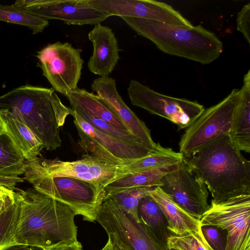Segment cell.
Segmentation results:
<instances>
[{
    "instance_id": "23",
    "label": "cell",
    "mask_w": 250,
    "mask_h": 250,
    "mask_svg": "<svg viewBox=\"0 0 250 250\" xmlns=\"http://www.w3.org/2000/svg\"><path fill=\"white\" fill-rule=\"evenodd\" d=\"M180 163L166 167L128 174L116 179L104 188V200L112 194L130 188L160 187L162 186V178L167 173L177 168Z\"/></svg>"
},
{
    "instance_id": "15",
    "label": "cell",
    "mask_w": 250,
    "mask_h": 250,
    "mask_svg": "<svg viewBox=\"0 0 250 250\" xmlns=\"http://www.w3.org/2000/svg\"><path fill=\"white\" fill-rule=\"evenodd\" d=\"M96 8L110 16L152 20L180 26L193 25L170 5L154 0H88Z\"/></svg>"
},
{
    "instance_id": "21",
    "label": "cell",
    "mask_w": 250,
    "mask_h": 250,
    "mask_svg": "<svg viewBox=\"0 0 250 250\" xmlns=\"http://www.w3.org/2000/svg\"><path fill=\"white\" fill-rule=\"evenodd\" d=\"M65 97L69 100L71 107L80 108L90 115L107 122L122 130L129 132L116 115L96 94L77 87L75 90L68 93Z\"/></svg>"
},
{
    "instance_id": "16",
    "label": "cell",
    "mask_w": 250,
    "mask_h": 250,
    "mask_svg": "<svg viewBox=\"0 0 250 250\" xmlns=\"http://www.w3.org/2000/svg\"><path fill=\"white\" fill-rule=\"evenodd\" d=\"M92 90L101 98L129 132L137 137L144 144L156 148L155 143L151 136L150 130L125 103L119 94L116 81L112 77H99L95 79L91 86Z\"/></svg>"
},
{
    "instance_id": "19",
    "label": "cell",
    "mask_w": 250,
    "mask_h": 250,
    "mask_svg": "<svg viewBox=\"0 0 250 250\" xmlns=\"http://www.w3.org/2000/svg\"><path fill=\"white\" fill-rule=\"evenodd\" d=\"M238 105L229 132V137L240 150L250 152V70L245 74Z\"/></svg>"
},
{
    "instance_id": "9",
    "label": "cell",
    "mask_w": 250,
    "mask_h": 250,
    "mask_svg": "<svg viewBox=\"0 0 250 250\" xmlns=\"http://www.w3.org/2000/svg\"><path fill=\"white\" fill-rule=\"evenodd\" d=\"M241 89H233L223 100L205 109L181 136L180 152L188 155L221 134L229 132L239 103Z\"/></svg>"
},
{
    "instance_id": "34",
    "label": "cell",
    "mask_w": 250,
    "mask_h": 250,
    "mask_svg": "<svg viewBox=\"0 0 250 250\" xmlns=\"http://www.w3.org/2000/svg\"><path fill=\"white\" fill-rule=\"evenodd\" d=\"M43 250H83L82 244L78 240L73 243L52 247Z\"/></svg>"
},
{
    "instance_id": "7",
    "label": "cell",
    "mask_w": 250,
    "mask_h": 250,
    "mask_svg": "<svg viewBox=\"0 0 250 250\" xmlns=\"http://www.w3.org/2000/svg\"><path fill=\"white\" fill-rule=\"evenodd\" d=\"M72 116L78 133L79 144L88 156L122 166L149 155L158 147L153 148L141 143L126 142L94 128L74 110Z\"/></svg>"
},
{
    "instance_id": "35",
    "label": "cell",
    "mask_w": 250,
    "mask_h": 250,
    "mask_svg": "<svg viewBox=\"0 0 250 250\" xmlns=\"http://www.w3.org/2000/svg\"><path fill=\"white\" fill-rule=\"evenodd\" d=\"M24 180L21 179H15L6 178L0 175V185L6 188L15 190L16 189L15 186L18 183L23 182Z\"/></svg>"
},
{
    "instance_id": "36",
    "label": "cell",
    "mask_w": 250,
    "mask_h": 250,
    "mask_svg": "<svg viewBox=\"0 0 250 250\" xmlns=\"http://www.w3.org/2000/svg\"><path fill=\"white\" fill-rule=\"evenodd\" d=\"M1 250H42L40 249L23 245H16L6 247Z\"/></svg>"
},
{
    "instance_id": "26",
    "label": "cell",
    "mask_w": 250,
    "mask_h": 250,
    "mask_svg": "<svg viewBox=\"0 0 250 250\" xmlns=\"http://www.w3.org/2000/svg\"><path fill=\"white\" fill-rule=\"evenodd\" d=\"M0 21L25 26L33 34L42 32L49 24L47 20L15 5L0 4Z\"/></svg>"
},
{
    "instance_id": "32",
    "label": "cell",
    "mask_w": 250,
    "mask_h": 250,
    "mask_svg": "<svg viewBox=\"0 0 250 250\" xmlns=\"http://www.w3.org/2000/svg\"><path fill=\"white\" fill-rule=\"evenodd\" d=\"M236 22L237 30L250 44V3L244 5L238 13Z\"/></svg>"
},
{
    "instance_id": "22",
    "label": "cell",
    "mask_w": 250,
    "mask_h": 250,
    "mask_svg": "<svg viewBox=\"0 0 250 250\" xmlns=\"http://www.w3.org/2000/svg\"><path fill=\"white\" fill-rule=\"evenodd\" d=\"M183 155L172 148L164 147L159 143L155 151L127 165L119 166L115 180L125 175L161 168L178 164L183 161Z\"/></svg>"
},
{
    "instance_id": "12",
    "label": "cell",
    "mask_w": 250,
    "mask_h": 250,
    "mask_svg": "<svg viewBox=\"0 0 250 250\" xmlns=\"http://www.w3.org/2000/svg\"><path fill=\"white\" fill-rule=\"evenodd\" d=\"M25 165L47 176L71 177L91 183L103 192L116 179L119 167L88 155L72 162L38 158L27 160Z\"/></svg>"
},
{
    "instance_id": "6",
    "label": "cell",
    "mask_w": 250,
    "mask_h": 250,
    "mask_svg": "<svg viewBox=\"0 0 250 250\" xmlns=\"http://www.w3.org/2000/svg\"><path fill=\"white\" fill-rule=\"evenodd\" d=\"M96 221L105 230L113 250H165L146 225L111 199L101 203Z\"/></svg>"
},
{
    "instance_id": "29",
    "label": "cell",
    "mask_w": 250,
    "mask_h": 250,
    "mask_svg": "<svg viewBox=\"0 0 250 250\" xmlns=\"http://www.w3.org/2000/svg\"><path fill=\"white\" fill-rule=\"evenodd\" d=\"M167 247L178 250H213L204 238L201 229L183 235H170Z\"/></svg>"
},
{
    "instance_id": "2",
    "label": "cell",
    "mask_w": 250,
    "mask_h": 250,
    "mask_svg": "<svg viewBox=\"0 0 250 250\" xmlns=\"http://www.w3.org/2000/svg\"><path fill=\"white\" fill-rule=\"evenodd\" d=\"M188 169L220 203L250 195V161L232 142L229 132L220 135L191 153L183 155Z\"/></svg>"
},
{
    "instance_id": "30",
    "label": "cell",
    "mask_w": 250,
    "mask_h": 250,
    "mask_svg": "<svg viewBox=\"0 0 250 250\" xmlns=\"http://www.w3.org/2000/svg\"><path fill=\"white\" fill-rule=\"evenodd\" d=\"M203 235L213 250H225L227 244L226 231L213 225L200 226Z\"/></svg>"
},
{
    "instance_id": "38",
    "label": "cell",
    "mask_w": 250,
    "mask_h": 250,
    "mask_svg": "<svg viewBox=\"0 0 250 250\" xmlns=\"http://www.w3.org/2000/svg\"><path fill=\"white\" fill-rule=\"evenodd\" d=\"M165 250H178L174 249H168V248H167Z\"/></svg>"
},
{
    "instance_id": "18",
    "label": "cell",
    "mask_w": 250,
    "mask_h": 250,
    "mask_svg": "<svg viewBox=\"0 0 250 250\" xmlns=\"http://www.w3.org/2000/svg\"><path fill=\"white\" fill-rule=\"evenodd\" d=\"M149 195L162 210L171 235H181L200 229V221L182 208L160 187H156Z\"/></svg>"
},
{
    "instance_id": "24",
    "label": "cell",
    "mask_w": 250,
    "mask_h": 250,
    "mask_svg": "<svg viewBox=\"0 0 250 250\" xmlns=\"http://www.w3.org/2000/svg\"><path fill=\"white\" fill-rule=\"evenodd\" d=\"M138 213L140 220L148 228L166 250L171 234L166 218L158 204L150 195L146 196L139 203Z\"/></svg>"
},
{
    "instance_id": "33",
    "label": "cell",
    "mask_w": 250,
    "mask_h": 250,
    "mask_svg": "<svg viewBox=\"0 0 250 250\" xmlns=\"http://www.w3.org/2000/svg\"><path fill=\"white\" fill-rule=\"evenodd\" d=\"M14 190L0 186V216L15 203Z\"/></svg>"
},
{
    "instance_id": "25",
    "label": "cell",
    "mask_w": 250,
    "mask_h": 250,
    "mask_svg": "<svg viewBox=\"0 0 250 250\" xmlns=\"http://www.w3.org/2000/svg\"><path fill=\"white\" fill-rule=\"evenodd\" d=\"M27 160L10 137L0 132V175L3 177L21 179Z\"/></svg>"
},
{
    "instance_id": "5",
    "label": "cell",
    "mask_w": 250,
    "mask_h": 250,
    "mask_svg": "<svg viewBox=\"0 0 250 250\" xmlns=\"http://www.w3.org/2000/svg\"><path fill=\"white\" fill-rule=\"evenodd\" d=\"M23 175L36 190L69 206L84 220L96 221L104 193L95 185L74 177L47 176L25 164Z\"/></svg>"
},
{
    "instance_id": "8",
    "label": "cell",
    "mask_w": 250,
    "mask_h": 250,
    "mask_svg": "<svg viewBox=\"0 0 250 250\" xmlns=\"http://www.w3.org/2000/svg\"><path fill=\"white\" fill-rule=\"evenodd\" d=\"M200 225H213L227 233L225 250H250V195H241L211 204Z\"/></svg>"
},
{
    "instance_id": "11",
    "label": "cell",
    "mask_w": 250,
    "mask_h": 250,
    "mask_svg": "<svg viewBox=\"0 0 250 250\" xmlns=\"http://www.w3.org/2000/svg\"><path fill=\"white\" fill-rule=\"evenodd\" d=\"M81 52L69 42H60L49 44L37 52L43 75L54 90L65 96L78 87L83 63Z\"/></svg>"
},
{
    "instance_id": "27",
    "label": "cell",
    "mask_w": 250,
    "mask_h": 250,
    "mask_svg": "<svg viewBox=\"0 0 250 250\" xmlns=\"http://www.w3.org/2000/svg\"><path fill=\"white\" fill-rule=\"evenodd\" d=\"M155 188L142 187L128 188L112 194L104 201L108 199L113 200L137 221H139L138 213L139 203L143 198L149 195Z\"/></svg>"
},
{
    "instance_id": "28",
    "label": "cell",
    "mask_w": 250,
    "mask_h": 250,
    "mask_svg": "<svg viewBox=\"0 0 250 250\" xmlns=\"http://www.w3.org/2000/svg\"><path fill=\"white\" fill-rule=\"evenodd\" d=\"M71 108L76 111L84 121L94 128L106 134L126 142L143 143L137 137L132 133L128 131L122 130L107 122L96 118L80 108L72 107Z\"/></svg>"
},
{
    "instance_id": "4",
    "label": "cell",
    "mask_w": 250,
    "mask_h": 250,
    "mask_svg": "<svg viewBox=\"0 0 250 250\" xmlns=\"http://www.w3.org/2000/svg\"><path fill=\"white\" fill-rule=\"evenodd\" d=\"M121 18L139 35L171 55L206 64L216 60L223 52L220 40L201 25L180 26L144 19Z\"/></svg>"
},
{
    "instance_id": "17",
    "label": "cell",
    "mask_w": 250,
    "mask_h": 250,
    "mask_svg": "<svg viewBox=\"0 0 250 250\" xmlns=\"http://www.w3.org/2000/svg\"><path fill=\"white\" fill-rule=\"evenodd\" d=\"M88 37L93 47L88 68L100 77H109L120 59V49L114 33L109 27L99 23L95 25Z\"/></svg>"
},
{
    "instance_id": "10",
    "label": "cell",
    "mask_w": 250,
    "mask_h": 250,
    "mask_svg": "<svg viewBox=\"0 0 250 250\" xmlns=\"http://www.w3.org/2000/svg\"><path fill=\"white\" fill-rule=\"evenodd\" d=\"M127 93L133 105L170 121L179 130L188 128L205 109L197 102L162 94L136 80L130 81Z\"/></svg>"
},
{
    "instance_id": "13",
    "label": "cell",
    "mask_w": 250,
    "mask_h": 250,
    "mask_svg": "<svg viewBox=\"0 0 250 250\" xmlns=\"http://www.w3.org/2000/svg\"><path fill=\"white\" fill-rule=\"evenodd\" d=\"M44 20L69 25H96L110 16L92 6L88 0H19L13 4Z\"/></svg>"
},
{
    "instance_id": "14",
    "label": "cell",
    "mask_w": 250,
    "mask_h": 250,
    "mask_svg": "<svg viewBox=\"0 0 250 250\" xmlns=\"http://www.w3.org/2000/svg\"><path fill=\"white\" fill-rule=\"evenodd\" d=\"M160 188L185 210L198 220L209 207L208 191L183 161L161 179Z\"/></svg>"
},
{
    "instance_id": "3",
    "label": "cell",
    "mask_w": 250,
    "mask_h": 250,
    "mask_svg": "<svg viewBox=\"0 0 250 250\" xmlns=\"http://www.w3.org/2000/svg\"><path fill=\"white\" fill-rule=\"evenodd\" d=\"M0 112H8L23 122L48 150L61 146L60 128L73 114L53 88L29 84L0 96Z\"/></svg>"
},
{
    "instance_id": "1",
    "label": "cell",
    "mask_w": 250,
    "mask_h": 250,
    "mask_svg": "<svg viewBox=\"0 0 250 250\" xmlns=\"http://www.w3.org/2000/svg\"><path fill=\"white\" fill-rule=\"evenodd\" d=\"M14 196L18 216L6 247L23 245L43 250L78 241L77 214L69 206L34 188H16Z\"/></svg>"
},
{
    "instance_id": "20",
    "label": "cell",
    "mask_w": 250,
    "mask_h": 250,
    "mask_svg": "<svg viewBox=\"0 0 250 250\" xmlns=\"http://www.w3.org/2000/svg\"><path fill=\"white\" fill-rule=\"evenodd\" d=\"M0 132L7 134L27 161L39 158L42 144L22 121L8 112H0Z\"/></svg>"
},
{
    "instance_id": "31",
    "label": "cell",
    "mask_w": 250,
    "mask_h": 250,
    "mask_svg": "<svg viewBox=\"0 0 250 250\" xmlns=\"http://www.w3.org/2000/svg\"><path fill=\"white\" fill-rule=\"evenodd\" d=\"M18 211L15 201L14 204L0 216V250L6 247L8 236L17 219Z\"/></svg>"
},
{
    "instance_id": "37",
    "label": "cell",
    "mask_w": 250,
    "mask_h": 250,
    "mask_svg": "<svg viewBox=\"0 0 250 250\" xmlns=\"http://www.w3.org/2000/svg\"><path fill=\"white\" fill-rule=\"evenodd\" d=\"M100 250H113L112 243L109 239H108L107 242L104 246Z\"/></svg>"
}]
</instances>
